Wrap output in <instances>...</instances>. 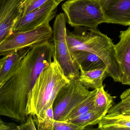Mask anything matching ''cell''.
Segmentation results:
<instances>
[{
	"label": "cell",
	"instance_id": "cell-25",
	"mask_svg": "<svg viewBox=\"0 0 130 130\" xmlns=\"http://www.w3.org/2000/svg\"><path fill=\"white\" fill-rule=\"evenodd\" d=\"M112 1L113 0H99V3L102 8V9L105 7Z\"/></svg>",
	"mask_w": 130,
	"mask_h": 130
},
{
	"label": "cell",
	"instance_id": "cell-6",
	"mask_svg": "<svg viewBox=\"0 0 130 130\" xmlns=\"http://www.w3.org/2000/svg\"><path fill=\"white\" fill-rule=\"evenodd\" d=\"M52 36L53 29L49 23L43 24L28 31H13L0 44V56L49 41Z\"/></svg>",
	"mask_w": 130,
	"mask_h": 130
},
{
	"label": "cell",
	"instance_id": "cell-19",
	"mask_svg": "<svg viewBox=\"0 0 130 130\" xmlns=\"http://www.w3.org/2000/svg\"><path fill=\"white\" fill-rule=\"evenodd\" d=\"M121 101L113 106L107 114L118 115L122 114L130 109V88L126 89L120 96Z\"/></svg>",
	"mask_w": 130,
	"mask_h": 130
},
{
	"label": "cell",
	"instance_id": "cell-3",
	"mask_svg": "<svg viewBox=\"0 0 130 130\" xmlns=\"http://www.w3.org/2000/svg\"><path fill=\"white\" fill-rule=\"evenodd\" d=\"M66 33L70 52L82 50L95 54L105 63L108 76L114 81L121 82V74L115 56L114 44L111 38L98 28L75 27L72 32L66 30Z\"/></svg>",
	"mask_w": 130,
	"mask_h": 130
},
{
	"label": "cell",
	"instance_id": "cell-2",
	"mask_svg": "<svg viewBox=\"0 0 130 130\" xmlns=\"http://www.w3.org/2000/svg\"><path fill=\"white\" fill-rule=\"evenodd\" d=\"M70 82L54 56L51 64L40 73L28 95L27 117L30 114L34 120H43L46 111L53 105L61 89Z\"/></svg>",
	"mask_w": 130,
	"mask_h": 130
},
{
	"label": "cell",
	"instance_id": "cell-12",
	"mask_svg": "<svg viewBox=\"0 0 130 130\" xmlns=\"http://www.w3.org/2000/svg\"><path fill=\"white\" fill-rule=\"evenodd\" d=\"M30 48L31 47L22 49L11 54L4 56L1 58V66L0 67V85L4 82L17 70Z\"/></svg>",
	"mask_w": 130,
	"mask_h": 130
},
{
	"label": "cell",
	"instance_id": "cell-24",
	"mask_svg": "<svg viewBox=\"0 0 130 130\" xmlns=\"http://www.w3.org/2000/svg\"><path fill=\"white\" fill-rule=\"evenodd\" d=\"M10 130L8 123L4 122L0 118V130Z\"/></svg>",
	"mask_w": 130,
	"mask_h": 130
},
{
	"label": "cell",
	"instance_id": "cell-20",
	"mask_svg": "<svg viewBox=\"0 0 130 130\" xmlns=\"http://www.w3.org/2000/svg\"><path fill=\"white\" fill-rule=\"evenodd\" d=\"M55 121L53 105H52L46 111L45 115L43 120L41 121L36 120L34 121L37 130H54L53 124Z\"/></svg>",
	"mask_w": 130,
	"mask_h": 130
},
{
	"label": "cell",
	"instance_id": "cell-7",
	"mask_svg": "<svg viewBox=\"0 0 130 130\" xmlns=\"http://www.w3.org/2000/svg\"><path fill=\"white\" fill-rule=\"evenodd\" d=\"M90 92L78 79L70 80L69 83L61 89L53 104L55 120L65 121L69 114Z\"/></svg>",
	"mask_w": 130,
	"mask_h": 130
},
{
	"label": "cell",
	"instance_id": "cell-8",
	"mask_svg": "<svg viewBox=\"0 0 130 130\" xmlns=\"http://www.w3.org/2000/svg\"><path fill=\"white\" fill-rule=\"evenodd\" d=\"M59 4L56 0H50L39 7L21 17L16 22L13 31H26L49 23L55 17Z\"/></svg>",
	"mask_w": 130,
	"mask_h": 130
},
{
	"label": "cell",
	"instance_id": "cell-4",
	"mask_svg": "<svg viewBox=\"0 0 130 130\" xmlns=\"http://www.w3.org/2000/svg\"><path fill=\"white\" fill-rule=\"evenodd\" d=\"M68 23L74 27L98 28L106 23L99 0H69L62 5Z\"/></svg>",
	"mask_w": 130,
	"mask_h": 130
},
{
	"label": "cell",
	"instance_id": "cell-14",
	"mask_svg": "<svg viewBox=\"0 0 130 130\" xmlns=\"http://www.w3.org/2000/svg\"><path fill=\"white\" fill-rule=\"evenodd\" d=\"M80 70L78 80L86 88L97 89L103 86V81L108 76L107 68L97 69L90 71Z\"/></svg>",
	"mask_w": 130,
	"mask_h": 130
},
{
	"label": "cell",
	"instance_id": "cell-27",
	"mask_svg": "<svg viewBox=\"0 0 130 130\" xmlns=\"http://www.w3.org/2000/svg\"><path fill=\"white\" fill-rule=\"evenodd\" d=\"M119 115H120L121 117H123L125 119L130 121V116H124V115H122V114H119Z\"/></svg>",
	"mask_w": 130,
	"mask_h": 130
},
{
	"label": "cell",
	"instance_id": "cell-22",
	"mask_svg": "<svg viewBox=\"0 0 130 130\" xmlns=\"http://www.w3.org/2000/svg\"><path fill=\"white\" fill-rule=\"evenodd\" d=\"M85 128L79 126L72 122L55 121L53 124L54 130H83Z\"/></svg>",
	"mask_w": 130,
	"mask_h": 130
},
{
	"label": "cell",
	"instance_id": "cell-15",
	"mask_svg": "<svg viewBox=\"0 0 130 130\" xmlns=\"http://www.w3.org/2000/svg\"><path fill=\"white\" fill-rule=\"evenodd\" d=\"M98 129L101 130H130V121L119 114H107L99 123Z\"/></svg>",
	"mask_w": 130,
	"mask_h": 130
},
{
	"label": "cell",
	"instance_id": "cell-17",
	"mask_svg": "<svg viewBox=\"0 0 130 130\" xmlns=\"http://www.w3.org/2000/svg\"><path fill=\"white\" fill-rule=\"evenodd\" d=\"M96 89L91 91L88 97L84 99L69 114L65 121L70 122L78 116L94 110L95 97L96 93Z\"/></svg>",
	"mask_w": 130,
	"mask_h": 130
},
{
	"label": "cell",
	"instance_id": "cell-18",
	"mask_svg": "<svg viewBox=\"0 0 130 130\" xmlns=\"http://www.w3.org/2000/svg\"><path fill=\"white\" fill-rule=\"evenodd\" d=\"M103 116L93 110L82 114L70 122L79 126L86 128L89 126L98 124Z\"/></svg>",
	"mask_w": 130,
	"mask_h": 130
},
{
	"label": "cell",
	"instance_id": "cell-26",
	"mask_svg": "<svg viewBox=\"0 0 130 130\" xmlns=\"http://www.w3.org/2000/svg\"><path fill=\"white\" fill-rule=\"evenodd\" d=\"M122 115H124V116H130V109L127 111L124 112Z\"/></svg>",
	"mask_w": 130,
	"mask_h": 130
},
{
	"label": "cell",
	"instance_id": "cell-9",
	"mask_svg": "<svg viewBox=\"0 0 130 130\" xmlns=\"http://www.w3.org/2000/svg\"><path fill=\"white\" fill-rule=\"evenodd\" d=\"M24 0H0V44L13 31L22 16Z\"/></svg>",
	"mask_w": 130,
	"mask_h": 130
},
{
	"label": "cell",
	"instance_id": "cell-23",
	"mask_svg": "<svg viewBox=\"0 0 130 130\" xmlns=\"http://www.w3.org/2000/svg\"><path fill=\"white\" fill-rule=\"evenodd\" d=\"M17 130H37L33 116L30 114L28 115L24 122L18 125Z\"/></svg>",
	"mask_w": 130,
	"mask_h": 130
},
{
	"label": "cell",
	"instance_id": "cell-29",
	"mask_svg": "<svg viewBox=\"0 0 130 130\" xmlns=\"http://www.w3.org/2000/svg\"><path fill=\"white\" fill-rule=\"evenodd\" d=\"M1 59L0 58V67H1Z\"/></svg>",
	"mask_w": 130,
	"mask_h": 130
},
{
	"label": "cell",
	"instance_id": "cell-5",
	"mask_svg": "<svg viewBox=\"0 0 130 130\" xmlns=\"http://www.w3.org/2000/svg\"><path fill=\"white\" fill-rule=\"evenodd\" d=\"M65 14H58L54 21L51 40L54 47V56L61 66L66 77L70 80L78 79L80 70L73 60L67 41Z\"/></svg>",
	"mask_w": 130,
	"mask_h": 130
},
{
	"label": "cell",
	"instance_id": "cell-10",
	"mask_svg": "<svg viewBox=\"0 0 130 130\" xmlns=\"http://www.w3.org/2000/svg\"><path fill=\"white\" fill-rule=\"evenodd\" d=\"M118 43L114 44L116 59L121 76V83L130 85V26L121 31Z\"/></svg>",
	"mask_w": 130,
	"mask_h": 130
},
{
	"label": "cell",
	"instance_id": "cell-13",
	"mask_svg": "<svg viewBox=\"0 0 130 130\" xmlns=\"http://www.w3.org/2000/svg\"><path fill=\"white\" fill-rule=\"evenodd\" d=\"M71 55L79 69L87 71L105 68L107 69L104 61L95 54L84 50H76L71 52Z\"/></svg>",
	"mask_w": 130,
	"mask_h": 130
},
{
	"label": "cell",
	"instance_id": "cell-16",
	"mask_svg": "<svg viewBox=\"0 0 130 130\" xmlns=\"http://www.w3.org/2000/svg\"><path fill=\"white\" fill-rule=\"evenodd\" d=\"M104 87L105 85H103L96 89L94 104V111L104 117L113 106L114 99L115 98L105 90Z\"/></svg>",
	"mask_w": 130,
	"mask_h": 130
},
{
	"label": "cell",
	"instance_id": "cell-21",
	"mask_svg": "<svg viewBox=\"0 0 130 130\" xmlns=\"http://www.w3.org/2000/svg\"><path fill=\"white\" fill-rule=\"evenodd\" d=\"M50 0H24L22 16L39 7Z\"/></svg>",
	"mask_w": 130,
	"mask_h": 130
},
{
	"label": "cell",
	"instance_id": "cell-11",
	"mask_svg": "<svg viewBox=\"0 0 130 130\" xmlns=\"http://www.w3.org/2000/svg\"><path fill=\"white\" fill-rule=\"evenodd\" d=\"M102 10L106 23L130 26V0H113Z\"/></svg>",
	"mask_w": 130,
	"mask_h": 130
},
{
	"label": "cell",
	"instance_id": "cell-28",
	"mask_svg": "<svg viewBox=\"0 0 130 130\" xmlns=\"http://www.w3.org/2000/svg\"><path fill=\"white\" fill-rule=\"evenodd\" d=\"M59 4H60L61 2H62L63 1H69V0H56Z\"/></svg>",
	"mask_w": 130,
	"mask_h": 130
},
{
	"label": "cell",
	"instance_id": "cell-1",
	"mask_svg": "<svg viewBox=\"0 0 130 130\" xmlns=\"http://www.w3.org/2000/svg\"><path fill=\"white\" fill-rule=\"evenodd\" d=\"M54 55L50 40L31 47L17 70L0 85V115L20 123L26 121L28 95L40 73L51 64Z\"/></svg>",
	"mask_w": 130,
	"mask_h": 130
}]
</instances>
